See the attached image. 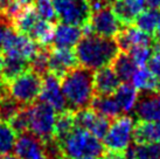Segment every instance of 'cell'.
Segmentation results:
<instances>
[{
	"mask_svg": "<svg viewBox=\"0 0 160 159\" xmlns=\"http://www.w3.org/2000/svg\"><path fill=\"white\" fill-rule=\"evenodd\" d=\"M119 48L113 39L92 34L84 36L76 44V58L81 67L89 70H97L110 66L115 60Z\"/></svg>",
	"mask_w": 160,
	"mask_h": 159,
	"instance_id": "1",
	"label": "cell"
},
{
	"mask_svg": "<svg viewBox=\"0 0 160 159\" xmlns=\"http://www.w3.org/2000/svg\"><path fill=\"white\" fill-rule=\"evenodd\" d=\"M60 83L68 109L77 111L89 108L95 96L92 70L77 66L63 75Z\"/></svg>",
	"mask_w": 160,
	"mask_h": 159,
	"instance_id": "2",
	"label": "cell"
},
{
	"mask_svg": "<svg viewBox=\"0 0 160 159\" xmlns=\"http://www.w3.org/2000/svg\"><path fill=\"white\" fill-rule=\"evenodd\" d=\"M62 155L67 159H78L84 157H101L104 145L93 135L80 128H75L62 141L58 143Z\"/></svg>",
	"mask_w": 160,
	"mask_h": 159,
	"instance_id": "3",
	"label": "cell"
},
{
	"mask_svg": "<svg viewBox=\"0 0 160 159\" xmlns=\"http://www.w3.org/2000/svg\"><path fill=\"white\" fill-rule=\"evenodd\" d=\"M42 76L32 69H27L17 77L6 83V89L9 97L21 106L29 105L36 101L41 91Z\"/></svg>",
	"mask_w": 160,
	"mask_h": 159,
	"instance_id": "4",
	"label": "cell"
},
{
	"mask_svg": "<svg viewBox=\"0 0 160 159\" xmlns=\"http://www.w3.org/2000/svg\"><path fill=\"white\" fill-rule=\"evenodd\" d=\"M29 130L41 141H48L54 139V126L56 121V111L53 106L45 103H32L28 105Z\"/></svg>",
	"mask_w": 160,
	"mask_h": 159,
	"instance_id": "5",
	"label": "cell"
},
{
	"mask_svg": "<svg viewBox=\"0 0 160 159\" xmlns=\"http://www.w3.org/2000/svg\"><path fill=\"white\" fill-rule=\"evenodd\" d=\"M134 121L130 116H118L110 124L103 145L109 151H126L133 139Z\"/></svg>",
	"mask_w": 160,
	"mask_h": 159,
	"instance_id": "6",
	"label": "cell"
},
{
	"mask_svg": "<svg viewBox=\"0 0 160 159\" xmlns=\"http://www.w3.org/2000/svg\"><path fill=\"white\" fill-rule=\"evenodd\" d=\"M40 47L41 46L33 41L29 36L18 33L12 26L6 32L1 46L4 56L20 59L28 63L35 56Z\"/></svg>",
	"mask_w": 160,
	"mask_h": 159,
	"instance_id": "7",
	"label": "cell"
},
{
	"mask_svg": "<svg viewBox=\"0 0 160 159\" xmlns=\"http://www.w3.org/2000/svg\"><path fill=\"white\" fill-rule=\"evenodd\" d=\"M56 17L61 22L82 27L91 18L89 0H53Z\"/></svg>",
	"mask_w": 160,
	"mask_h": 159,
	"instance_id": "8",
	"label": "cell"
},
{
	"mask_svg": "<svg viewBox=\"0 0 160 159\" xmlns=\"http://www.w3.org/2000/svg\"><path fill=\"white\" fill-rule=\"evenodd\" d=\"M75 124L76 128L87 130L95 137L102 141L109 130L110 121L107 117L97 114L89 106L75 111Z\"/></svg>",
	"mask_w": 160,
	"mask_h": 159,
	"instance_id": "9",
	"label": "cell"
},
{
	"mask_svg": "<svg viewBox=\"0 0 160 159\" xmlns=\"http://www.w3.org/2000/svg\"><path fill=\"white\" fill-rule=\"evenodd\" d=\"M14 152L20 159H49L46 143L31 131L19 135L14 145Z\"/></svg>",
	"mask_w": 160,
	"mask_h": 159,
	"instance_id": "10",
	"label": "cell"
},
{
	"mask_svg": "<svg viewBox=\"0 0 160 159\" xmlns=\"http://www.w3.org/2000/svg\"><path fill=\"white\" fill-rule=\"evenodd\" d=\"M90 23L92 26L95 34L108 39L116 38L122 31V23L112 12L111 5L97 12H93L90 18Z\"/></svg>",
	"mask_w": 160,
	"mask_h": 159,
	"instance_id": "11",
	"label": "cell"
},
{
	"mask_svg": "<svg viewBox=\"0 0 160 159\" xmlns=\"http://www.w3.org/2000/svg\"><path fill=\"white\" fill-rule=\"evenodd\" d=\"M39 97L41 102H45L50 106H53L55 111L61 112L68 109L67 102L61 89L60 79L49 71L42 75V85Z\"/></svg>",
	"mask_w": 160,
	"mask_h": 159,
	"instance_id": "12",
	"label": "cell"
},
{
	"mask_svg": "<svg viewBox=\"0 0 160 159\" xmlns=\"http://www.w3.org/2000/svg\"><path fill=\"white\" fill-rule=\"evenodd\" d=\"M78 64L75 52L71 48H55L49 50L48 71L61 79Z\"/></svg>",
	"mask_w": 160,
	"mask_h": 159,
	"instance_id": "13",
	"label": "cell"
},
{
	"mask_svg": "<svg viewBox=\"0 0 160 159\" xmlns=\"http://www.w3.org/2000/svg\"><path fill=\"white\" fill-rule=\"evenodd\" d=\"M116 44L123 52L129 53L132 48L139 46H154L156 41H153L150 34L140 31L138 27L126 26V28L120 31L117 35Z\"/></svg>",
	"mask_w": 160,
	"mask_h": 159,
	"instance_id": "14",
	"label": "cell"
},
{
	"mask_svg": "<svg viewBox=\"0 0 160 159\" xmlns=\"http://www.w3.org/2000/svg\"><path fill=\"white\" fill-rule=\"evenodd\" d=\"M145 0H112L111 9L122 26H131L134 19L145 9Z\"/></svg>",
	"mask_w": 160,
	"mask_h": 159,
	"instance_id": "15",
	"label": "cell"
},
{
	"mask_svg": "<svg viewBox=\"0 0 160 159\" xmlns=\"http://www.w3.org/2000/svg\"><path fill=\"white\" fill-rule=\"evenodd\" d=\"M120 80L112 67H103L93 73V89L95 95L111 96L119 87Z\"/></svg>",
	"mask_w": 160,
	"mask_h": 159,
	"instance_id": "16",
	"label": "cell"
},
{
	"mask_svg": "<svg viewBox=\"0 0 160 159\" xmlns=\"http://www.w3.org/2000/svg\"><path fill=\"white\" fill-rule=\"evenodd\" d=\"M81 38L82 31L80 27L61 22L54 28L52 44L55 48H72L78 44Z\"/></svg>",
	"mask_w": 160,
	"mask_h": 159,
	"instance_id": "17",
	"label": "cell"
},
{
	"mask_svg": "<svg viewBox=\"0 0 160 159\" xmlns=\"http://www.w3.org/2000/svg\"><path fill=\"white\" fill-rule=\"evenodd\" d=\"M134 110L140 121L160 122V93L145 94L138 100Z\"/></svg>",
	"mask_w": 160,
	"mask_h": 159,
	"instance_id": "18",
	"label": "cell"
},
{
	"mask_svg": "<svg viewBox=\"0 0 160 159\" xmlns=\"http://www.w3.org/2000/svg\"><path fill=\"white\" fill-rule=\"evenodd\" d=\"M133 141L136 144L160 143V122L139 121L134 124Z\"/></svg>",
	"mask_w": 160,
	"mask_h": 159,
	"instance_id": "19",
	"label": "cell"
},
{
	"mask_svg": "<svg viewBox=\"0 0 160 159\" xmlns=\"http://www.w3.org/2000/svg\"><path fill=\"white\" fill-rule=\"evenodd\" d=\"M132 85L145 94L160 93V81L148 68L139 67L132 76Z\"/></svg>",
	"mask_w": 160,
	"mask_h": 159,
	"instance_id": "20",
	"label": "cell"
},
{
	"mask_svg": "<svg viewBox=\"0 0 160 159\" xmlns=\"http://www.w3.org/2000/svg\"><path fill=\"white\" fill-rule=\"evenodd\" d=\"M113 97L119 106L120 111H123L125 114H129L131 111H133L136 109L138 100H139L138 90L129 82L119 84V87L115 91Z\"/></svg>",
	"mask_w": 160,
	"mask_h": 159,
	"instance_id": "21",
	"label": "cell"
},
{
	"mask_svg": "<svg viewBox=\"0 0 160 159\" xmlns=\"http://www.w3.org/2000/svg\"><path fill=\"white\" fill-rule=\"evenodd\" d=\"M75 128V111L66 109L58 112L54 126V139L58 143L62 141Z\"/></svg>",
	"mask_w": 160,
	"mask_h": 159,
	"instance_id": "22",
	"label": "cell"
},
{
	"mask_svg": "<svg viewBox=\"0 0 160 159\" xmlns=\"http://www.w3.org/2000/svg\"><path fill=\"white\" fill-rule=\"evenodd\" d=\"M90 108L101 116H104L109 119H115L120 114L119 106L117 104L115 97L112 96L95 95L90 103Z\"/></svg>",
	"mask_w": 160,
	"mask_h": 159,
	"instance_id": "23",
	"label": "cell"
},
{
	"mask_svg": "<svg viewBox=\"0 0 160 159\" xmlns=\"http://www.w3.org/2000/svg\"><path fill=\"white\" fill-rule=\"evenodd\" d=\"M112 68L116 71L118 79L123 82H129L132 80L134 71L137 70V64L134 63L129 53L119 52L112 61Z\"/></svg>",
	"mask_w": 160,
	"mask_h": 159,
	"instance_id": "24",
	"label": "cell"
},
{
	"mask_svg": "<svg viewBox=\"0 0 160 159\" xmlns=\"http://www.w3.org/2000/svg\"><path fill=\"white\" fill-rule=\"evenodd\" d=\"M159 15H160V12L158 9H153V8L144 9L134 19L136 27H138L140 31L152 35L156 32L158 20H159Z\"/></svg>",
	"mask_w": 160,
	"mask_h": 159,
	"instance_id": "25",
	"label": "cell"
},
{
	"mask_svg": "<svg viewBox=\"0 0 160 159\" xmlns=\"http://www.w3.org/2000/svg\"><path fill=\"white\" fill-rule=\"evenodd\" d=\"M4 56V55H2ZM29 68V63L23 60L17 58H9V56H4V64H2V81L6 84L11 80L17 77L19 74L22 71L27 70Z\"/></svg>",
	"mask_w": 160,
	"mask_h": 159,
	"instance_id": "26",
	"label": "cell"
},
{
	"mask_svg": "<svg viewBox=\"0 0 160 159\" xmlns=\"http://www.w3.org/2000/svg\"><path fill=\"white\" fill-rule=\"evenodd\" d=\"M128 151L131 159H160V143L136 144Z\"/></svg>",
	"mask_w": 160,
	"mask_h": 159,
	"instance_id": "27",
	"label": "cell"
},
{
	"mask_svg": "<svg viewBox=\"0 0 160 159\" xmlns=\"http://www.w3.org/2000/svg\"><path fill=\"white\" fill-rule=\"evenodd\" d=\"M17 141V132L7 122L0 121V155H9L14 150Z\"/></svg>",
	"mask_w": 160,
	"mask_h": 159,
	"instance_id": "28",
	"label": "cell"
},
{
	"mask_svg": "<svg viewBox=\"0 0 160 159\" xmlns=\"http://www.w3.org/2000/svg\"><path fill=\"white\" fill-rule=\"evenodd\" d=\"M49 50L48 47L41 46L40 49L38 50L35 56L29 62V69L35 71L39 75H45L46 73H48V59H49Z\"/></svg>",
	"mask_w": 160,
	"mask_h": 159,
	"instance_id": "29",
	"label": "cell"
},
{
	"mask_svg": "<svg viewBox=\"0 0 160 159\" xmlns=\"http://www.w3.org/2000/svg\"><path fill=\"white\" fill-rule=\"evenodd\" d=\"M32 5H33L34 11L41 19H43L46 21L53 22V23L55 22V20H58L53 0H34Z\"/></svg>",
	"mask_w": 160,
	"mask_h": 159,
	"instance_id": "30",
	"label": "cell"
},
{
	"mask_svg": "<svg viewBox=\"0 0 160 159\" xmlns=\"http://www.w3.org/2000/svg\"><path fill=\"white\" fill-rule=\"evenodd\" d=\"M8 124L13 128L17 133H22L29 130V114H28V105L22 106L20 110L12 117Z\"/></svg>",
	"mask_w": 160,
	"mask_h": 159,
	"instance_id": "31",
	"label": "cell"
},
{
	"mask_svg": "<svg viewBox=\"0 0 160 159\" xmlns=\"http://www.w3.org/2000/svg\"><path fill=\"white\" fill-rule=\"evenodd\" d=\"M137 67H145L153 54V46H139L129 52Z\"/></svg>",
	"mask_w": 160,
	"mask_h": 159,
	"instance_id": "32",
	"label": "cell"
},
{
	"mask_svg": "<svg viewBox=\"0 0 160 159\" xmlns=\"http://www.w3.org/2000/svg\"><path fill=\"white\" fill-rule=\"evenodd\" d=\"M147 64L150 67L148 69L160 81V44H158L157 42L153 46V54Z\"/></svg>",
	"mask_w": 160,
	"mask_h": 159,
	"instance_id": "33",
	"label": "cell"
},
{
	"mask_svg": "<svg viewBox=\"0 0 160 159\" xmlns=\"http://www.w3.org/2000/svg\"><path fill=\"white\" fill-rule=\"evenodd\" d=\"M101 159H128L126 151H109L103 152Z\"/></svg>",
	"mask_w": 160,
	"mask_h": 159,
	"instance_id": "34",
	"label": "cell"
},
{
	"mask_svg": "<svg viewBox=\"0 0 160 159\" xmlns=\"http://www.w3.org/2000/svg\"><path fill=\"white\" fill-rule=\"evenodd\" d=\"M9 27H11V23H9L4 17L0 15V48H1V46H2V41H4L5 34H6V32H7V29H8Z\"/></svg>",
	"mask_w": 160,
	"mask_h": 159,
	"instance_id": "35",
	"label": "cell"
},
{
	"mask_svg": "<svg viewBox=\"0 0 160 159\" xmlns=\"http://www.w3.org/2000/svg\"><path fill=\"white\" fill-rule=\"evenodd\" d=\"M145 5L148 8L160 9V0H145Z\"/></svg>",
	"mask_w": 160,
	"mask_h": 159,
	"instance_id": "36",
	"label": "cell"
},
{
	"mask_svg": "<svg viewBox=\"0 0 160 159\" xmlns=\"http://www.w3.org/2000/svg\"><path fill=\"white\" fill-rule=\"evenodd\" d=\"M2 64H4V56H2V54H0V87H2L5 85L4 81H2Z\"/></svg>",
	"mask_w": 160,
	"mask_h": 159,
	"instance_id": "37",
	"label": "cell"
},
{
	"mask_svg": "<svg viewBox=\"0 0 160 159\" xmlns=\"http://www.w3.org/2000/svg\"><path fill=\"white\" fill-rule=\"evenodd\" d=\"M156 42L158 44H160V15H159V20H158V25H157L156 28Z\"/></svg>",
	"mask_w": 160,
	"mask_h": 159,
	"instance_id": "38",
	"label": "cell"
},
{
	"mask_svg": "<svg viewBox=\"0 0 160 159\" xmlns=\"http://www.w3.org/2000/svg\"><path fill=\"white\" fill-rule=\"evenodd\" d=\"M12 0H0V14L2 13V11L8 6V4Z\"/></svg>",
	"mask_w": 160,
	"mask_h": 159,
	"instance_id": "39",
	"label": "cell"
},
{
	"mask_svg": "<svg viewBox=\"0 0 160 159\" xmlns=\"http://www.w3.org/2000/svg\"><path fill=\"white\" fill-rule=\"evenodd\" d=\"M1 159H20L18 157V156H12V155H6V156H4Z\"/></svg>",
	"mask_w": 160,
	"mask_h": 159,
	"instance_id": "40",
	"label": "cell"
},
{
	"mask_svg": "<svg viewBox=\"0 0 160 159\" xmlns=\"http://www.w3.org/2000/svg\"><path fill=\"white\" fill-rule=\"evenodd\" d=\"M78 159H97V158H93V157H84V158H78Z\"/></svg>",
	"mask_w": 160,
	"mask_h": 159,
	"instance_id": "41",
	"label": "cell"
},
{
	"mask_svg": "<svg viewBox=\"0 0 160 159\" xmlns=\"http://www.w3.org/2000/svg\"><path fill=\"white\" fill-rule=\"evenodd\" d=\"M58 159H67V158H66V157H64V156H62V157H61V158H58Z\"/></svg>",
	"mask_w": 160,
	"mask_h": 159,
	"instance_id": "42",
	"label": "cell"
},
{
	"mask_svg": "<svg viewBox=\"0 0 160 159\" xmlns=\"http://www.w3.org/2000/svg\"><path fill=\"white\" fill-rule=\"evenodd\" d=\"M28 1H31V0H28Z\"/></svg>",
	"mask_w": 160,
	"mask_h": 159,
	"instance_id": "43",
	"label": "cell"
}]
</instances>
